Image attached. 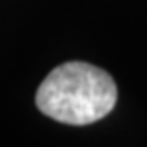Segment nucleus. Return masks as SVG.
I'll return each instance as SVG.
<instances>
[{
  "label": "nucleus",
  "mask_w": 147,
  "mask_h": 147,
  "mask_svg": "<svg viewBox=\"0 0 147 147\" xmlns=\"http://www.w3.org/2000/svg\"><path fill=\"white\" fill-rule=\"evenodd\" d=\"M115 103L117 84L111 75L84 61H67L55 67L36 90L40 113L73 126L101 120Z\"/></svg>",
  "instance_id": "obj_1"
}]
</instances>
